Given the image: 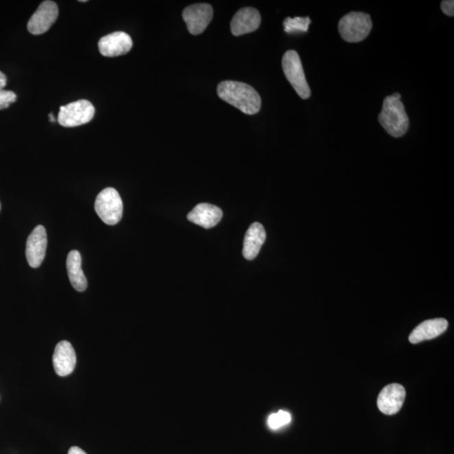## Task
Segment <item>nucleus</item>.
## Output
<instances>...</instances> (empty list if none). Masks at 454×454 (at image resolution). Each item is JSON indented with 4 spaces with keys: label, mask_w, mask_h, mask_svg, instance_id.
I'll return each instance as SVG.
<instances>
[{
    "label": "nucleus",
    "mask_w": 454,
    "mask_h": 454,
    "mask_svg": "<svg viewBox=\"0 0 454 454\" xmlns=\"http://www.w3.org/2000/svg\"><path fill=\"white\" fill-rule=\"evenodd\" d=\"M95 113V109L91 102L86 99H80L61 106L58 121L64 128H76L91 121Z\"/></svg>",
    "instance_id": "nucleus-6"
},
{
    "label": "nucleus",
    "mask_w": 454,
    "mask_h": 454,
    "mask_svg": "<svg viewBox=\"0 0 454 454\" xmlns=\"http://www.w3.org/2000/svg\"><path fill=\"white\" fill-rule=\"evenodd\" d=\"M95 209L106 224L115 226L120 222L123 215V202L117 189H103L97 196Z\"/></svg>",
    "instance_id": "nucleus-5"
},
{
    "label": "nucleus",
    "mask_w": 454,
    "mask_h": 454,
    "mask_svg": "<svg viewBox=\"0 0 454 454\" xmlns=\"http://www.w3.org/2000/svg\"><path fill=\"white\" fill-rule=\"evenodd\" d=\"M47 247V236L46 229L43 226H37L29 234L25 248L29 265L33 269H37L43 263L46 255Z\"/></svg>",
    "instance_id": "nucleus-9"
},
{
    "label": "nucleus",
    "mask_w": 454,
    "mask_h": 454,
    "mask_svg": "<svg viewBox=\"0 0 454 454\" xmlns=\"http://www.w3.org/2000/svg\"><path fill=\"white\" fill-rule=\"evenodd\" d=\"M49 117H50V121H53V122L56 121V119H55V117H53V113H51V114L49 115Z\"/></svg>",
    "instance_id": "nucleus-24"
},
{
    "label": "nucleus",
    "mask_w": 454,
    "mask_h": 454,
    "mask_svg": "<svg viewBox=\"0 0 454 454\" xmlns=\"http://www.w3.org/2000/svg\"><path fill=\"white\" fill-rule=\"evenodd\" d=\"M67 270L71 284L77 291L83 292L87 289L88 282L82 270V258L79 252L71 251L67 258Z\"/></svg>",
    "instance_id": "nucleus-17"
},
{
    "label": "nucleus",
    "mask_w": 454,
    "mask_h": 454,
    "mask_svg": "<svg viewBox=\"0 0 454 454\" xmlns=\"http://www.w3.org/2000/svg\"><path fill=\"white\" fill-rule=\"evenodd\" d=\"M69 454H87L84 451L83 449L79 448V446H72L69 449Z\"/></svg>",
    "instance_id": "nucleus-23"
},
{
    "label": "nucleus",
    "mask_w": 454,
    "mask_h": 454,
    "mask_svg": "<svg viewBox=\"0 0 454 454\" xmlns=\"http://www.w3.org/2000/svg\"><path fill=\"white\" fill-rule=\"evenodd\" d=\"M98 46L104 57L115 58L128 53L132 48L133 42L128 33L117 32L103 36Z\"/></svg>",
    "instance_id": "nucleus-10"
},
{
    "label": "nucleus",
    "mask_w": 454,
    "mask_h": 454,
    "mask_svg": "<svg viewBox=\"0 0 454 454\" xmlns=\"http://www.w3.org/2000/svg\"><path fill=\"white\" fill-rule=\"evenodd\" d=\"M401 98L399 93L387 96L383 102L381 112L379 115V121L382 128L396 139L403 136L407 132L410 125Z\"/></svg>",
    "instance_id": "nucleus-2"
},
{
    "label": "nucleus",
    "mask_w": 454,
    "mask_h": 454,
    "mask_svg": "<svg viewBox=\"0 0 454 454\" xmlns=\"http://www.w3.org/2000/svg\"><path fill=\"white\" fill-rule=\"evenodd\" d=\"M53 362L56 374L61 377L73 373L76 367L77 357L69 342L62 341L56 346Z\"/></svg>",
    "instance_id": "nucleus-12"
},
{
    "label": "nucleus",
    "mask_w": 454,
    "mask_h": 454,
    "mask_svg": "<svg viewBox=\"0 0 454 454\" xmlns=\"http://www.w3.org/2000/svg\"><path fill=\"white\" fill-rule=\"evenodd\" d=\"M266 240L265 229L262 224L255 222L249 227L246 232L243 254L248 260H254L261 250Z\"/></svg>",
    "instance_id": "nucleus-16"
},
{
    "label": "nucleus",
    "mask_w": 454,
    "mask_h": 454,
    "mask_svg": "<svg viewBox=\"0 0 454 454\" xmlns=\"http://www.w3.org/2000/svg\"><path fill=\"white\" fill-rule=\"evenodd\" d=\"M405 399V390L400 384H390L379 393L377 404L379 411L392 416L399 412Z\"/></svg>",
    "instance_id": "nucleus-11"
},
{
    "label": "nucleus",
    "mask_w": 454,
    "mask_h": 454,
    "mask_svg": "<svg viewBox=\"0 0 454 454\" xmlns=\"http://www.w3.org/2000/svg\"><path fill=\"white\" fill-rule=\"evenodd\" d=\"M222 211L213 204L202 203L197 204L188 214L189 222L204 227L206 229L212 228L218 224L222 218Z\"/></svg>",
    "instance_id": "nucleus-14"
},
{
    "label": "nucleus",
    "mask_w": 454,
    "mask_h": 454,
    "mask_svg": "<svg viewBox=\"0 0 454 454\" xmlns=\"http://www.w3.org/2000/svg\"><path fill=\"white\" fill-rule=\"evenodd\" d=\"M372 27L373 24L370 14L363 12L346 14L338 24L342 38L351 43L362 42L370 35Z\"/></svg>",
    "instance_id": "nucleus-3"
},
{
    "label": "nucleus",
    "mask_w": 454,
    "mask_h": 454,
    "mask_svg": "<svg viewBox=\"0 0 454 454\" xmlns=\"http://www.w3.org/2000/svg\"><path fill=\"white\" fill-rule=\"evenodd\" d=\"M58 7L53 1H44L40 3L38 9L29 19L27 29L32 35H42L47 32L58 17Z\"/></svg>",
    "instance_id": "nucleus-7"
},
{
    "label": "nucleus",
    "mask_w": 454,
    "mask_h": 454,
    "mask_svg": "<svg viewBox=\"0 0 454 454\" xmlns=\"http://www.w3.org/2000/svg\"><path fill=\"white\" fill-rule=\"evenodd\" d=\"M17 96L13 91H0V110H5L8 108L11 104L16 101Z\"/></svg>",
    "instance_id": "nucleus-20"
},
{
    "label": "nucleus",
    "mask_w": 454,
    "mask_h": 454,
    "mask_svg": "<svg viewBox=\"0 0 454 454\" xmlns=\"http://www.w3.org/2000/svg\"><path fill=\"white\" fill-rule=\"evenodd\" d=\"M290 420H291V416L289 412L280 411L275 413V414L270 415L269 420H267V424H269L271 429L276 430L289 423Z\"/></svg>",
    "instance_id": "nucleus-19"
},
{
    "label": "nucleus",
    "mask_w": 454,
    "mask_h": 454,
    "mask_svg": "<svg viewBox=\"0 0 454 454\" xmlns=\"http://www.w3.org/2000/svg\"><path fill=\"white\" fill-rule=\"evenodd\" d=\"M311 20L309 17L286 18L284 21L285 32L289 34L307 32Z\"/></svg>",
    "instance_id": "nucleus-18"
},
{
    "label": "nucleus",
    "mask_w": 454,
    "mask_h": 454,
    "mask_svg": "<svg viewBox=\"0 0 454 454\" xmlns=\"http://www.w3.org/2000/svg\"><path fill=\"white\" fill-rule=\"evenodd\" d=\"M213 17V9L208 3H196L185 8L183 19L189 33L200 35L209 25Z\"/></svg>",
    "instance_id": "nucleus-8"
},
{
    "label": "nucleus",
    "mask_w": 454,
    "mask_h": 454,
    "mask_svg": "<svg viewBox=\"0 0 454 454\" xmlns=\"http://www.w3.org/2000/svg\"><path fill=\"white\" fill-rule=\"evenodd\" d=\"M282 68L286 79L296 91L301 99L310 98L311 93L306 76H304L302 63L299 54L296 51H286L282 58Z\"/></svg>",
    "instance_id": "nucleus-4"
},
{
    "label": "nucleus",
    "mask_w": 454,
    "mask_h": 454,
    "mask_svg": "<svg viewBox=\"0 0 454 454\" xmlns=\"http://www.w3.org/2000/svg\"><path fill=\"white\" fill-rule=\"evenodd\" d=\"M441 8L442 12H444L446 16H454V1L453 0H445V1H442Z\"/></svg>",
    "instance_id": "nucleus-21"
},
{
    "label": "nucleus",
    "mask_w": 454,
    "mask_h": 454,
    "mask_svg": "<svg viewBox=\"0 0 454 454\" xmlns=\"http://www.w3.org/2000/svg\"><path fill=\"white\" fill-rule=\"evenodd\" d=\"M219 98L241 112L255 115L261 109V97L254 88L237 81H223L217 88Z\"/></svg>",
    "instance_id": "nucleus-1"
},
{
    "label": "nucleus",
    "mask_w": 454,
    "mask_h": 454,
    "mask_svg": "<svg viewBox=\"0 0 454 454\" xmlns=\"http://www.w3.org/2000/svg\"><path fill=\"white\" fill-rule=\"evenodd\" d=\"M449 322L444 318L427 320L416 327L409 336V341L412 344L420 342L433 339L444 333L448 328Z\"/></svg>",
    "instance_id": "nucleus-15"
},
{
    "label": "nucleus",
    "mask_w": 454,
    "mask_h": 454,
    "mask_svg": "<svg viewBox=\"0 0 454 454\" xmlns=\"http://www.w3.org/2000/svg\"><path fill=\"white\" fill-rule=\"evenodd\" d=\"M7 77L5 74H3L1 71H0V91H3V88L6 86Z\"/></svg>",
    "instance_id": "nucleus-22"
},
{
    "label": "nucleus",
    "mask_w": 454,
    "mask_h": 454,
    "mask_svg": "<svg viewBox=\"0 0 454 454\" xmlns=\"http://www.w3.org/2000/svg\"><path fill=\"white\" fill-rule=\"evenodd\" d=\"M261 24V16L258 10L243 8L237 11L230 22V29L234 36H238L254 32Z\"/></svg>",
    "instance_id": "nucleus-13"
}]
</instances>
